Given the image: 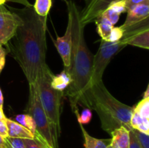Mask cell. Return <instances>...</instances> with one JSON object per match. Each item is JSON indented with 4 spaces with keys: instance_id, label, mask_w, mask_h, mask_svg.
<instances>
[{
    "instance_id": "1",
    "label": "cell",
    "mask_w": 149,
    "mask_h": 148,
    "mask_svg": "<svg viewBox=\"0 0 149 148\" xmlns=\"http://www.w3.org/2000/svg\"><path fill=\"white\" fill-rule=\"evenodd\" d=\"M13 11L20 16L22 23L7 45L29 85L35 84L48 67L46 63L47 17L38 15L33 6L22 10L13 8Z\"/></svg>"
},
{
    "instance_id": "2",
    "label": "cell",
    "mask_w": 149,
    "mask_h": 148,
    "mask_svg": "<svg viewBox=\"0 0 149 148\" xmlns=\"http://www.w3.org/2000/svg\"><path fill=\"white\" fill-rule=\"evenodd\" d=\"M68 21L71 26V52L69 66L65 70L71 78L66 95L70 100L72 111L79 113L78 105H81L84 96L92 86L91 77L94 55L88 49L84 39L85 26L81 23L80 12L75 2L66 1Z\"/></svg>"
},
{
    "instance_id": "3",
    "label": "cell",
    "mask_w": 149,
    "mask_h": 148,
    "mask_svg": "<svg viewBox=\"0 0 149 148\" xmlns=\"http://www.w3.org/2000/svg\"><path fill=\"white\" fill-rule=\"evenodd\" d=\"M81 105L94 110L98 115L104 131L111 133L114 129L125 126L130 131V119L133 107L121 102L111 95L103 81L93 84L87 90Z\"/></svg>"
},
{
    "instance_id": "4",
    "label": "cell",
    "mask_w": 149,
    "mask_h": 148,
    "mask_svg": "<svg viewBox=\"0 0 149 148\" xmlns=\"http://www.w3.org/2000/svg\"><path fill=\"white\" fill-rule=\"evenodd\" d=\"M53 73L49 68H47L42 73L36 82L37 92L41 104L50 123L55 139L58 140L61 134V104L63 91L55 89L51 86V79Z\"/></svg>"
},
{
    "instance_id": "5",
    "label": "cell",
    "mask_w": 149,
    "mask_h": 148,
    "mask_svg": "<svg viewBox=\"0 0 149 148\" xmlns=\"http://www.w3.org/2000/svg\"><path fill=\"white\" fill-rule=\"evenodd\" d=\"M26 111L34 120L36 133L46 142L50 148H58V140L55 139L50 123L41 104L36 84L29 85V102Z\"/></svg>"
},
{
    "instance_id": "6",
    "label": "cell",
    "mask_w": 149,
    "mask_h": 148,
    "mask_svg": "<svg viewBox=\"0 0 149 148\" xmlns=\"http://www.w3.org/2000/svg\"><path fill=\"white\" fill-rule=\"evenodd\" d=\"M127 45L119 40L118 41L111 42L101 39L100 47L97 54L94 55L92 72L91 82L93 84L102 81L103 73L110 62L111 59L122 49Z\"/></svg>"
},
{
    "instance_id": "7",
    "label": "cell",
    "mask_w": 149,
    "mask_h": 148,
    "mask_svg": "<svg viewBox=\"0 0 149 148\" xmlns=\"http://www.w3.org/2000/svg\"><path fill=\"white\" fill-rule=\"evenodd\" d=\"M21 23V18L17 13L7 10L4 4L0 5V45L7 44Z\"/></svg>"
},
{
    "instance_id": "8",
    "label": "cell",
    "mask_w": 149,
    "mask_h": 148,
    "mask_svg": "<svg viewBox=\"0 0 149 148\" xmlns=\"http://www.w3.org/2000/svg\"><path fill=\"white\" fill-rule=\"evenodd\" d=\"M122 0H86L84 8L80 12L81 22L84 26L95 21L110 4Z\"/></svg>"
},
{
    "instance_id": "9",
    "label": "cell",
    "mask_w": 149,
    "mask_h": 148,
    "mask_svg": "<svg viewBox=\"0 0 149 148\" xmlns=\"http://www.w3.org/2000/svg\"><path fill=\"white\" fill-rule=\"evenodd\" d=\"M55 45L63 62L64 68L65 69L69 66L71 52V23L68 20L65 34L63 36H57Z\"/></svg>"
},
{
    "instance_id": "10",
    "label": "cell",
    "mask_w": 149,
    "mask_h": 148,
    "mask_svg": "<svg viewBox=\"0 0 149 148\" xmlns=\"http://www.w3.org/2000/svg\"><path fill=\"white\" fill-rule=\"evenodd\" d=\"M127 12V16L125 23L121 26L122 28L127 27L148 18L149 16V1L134 6L128 10Z\"/></svg>"
},
{
    "instance_id": "11",
    "label": "cell",
    "mask_w": 149,
    "mask_h": 148,
    "mask_svg": "<svg viewBox=\"0 0 149 148\" xmlns=\"http://www.w3.org/2000/svg\"><path fill=\"white\" fill-rule=\"evenodd\" d=\"M6 123H7V130H8V136L17 139H34V134L31 132L29 129L25 128L20 123L6 118Z\"/></svg>"
},
{
    "instance_id": "12",
    "label": "cell",
    "mask_w": 149,
    "mask_h": 148,
    "mask_svg": "<svg viewBox=\"0 0 149 148\" xmlns=\"http://www.w3.org/2000/svg\"><path fill=\"white\" fill-rule=\"evenodd\" d=\"M111 136L110 146L112 148H129L130 130L125 126L114 129L110 133Z\"/></svg>"
},
{
    "instance_id": "13",
    "label": "cell",
    "mask_w": 149,
    "mask_h": 148,
    "mask_svg": "<svg viewBox=\"0 0 149 148\" xmlns=\"http://www.w3.org/2000/svg\"><path fill=\"white\" fill-rule=\"evenodd\" d=\"M84 139V148H109L111 144V139H100L90 136L85 130L83 125L79 123Z\"/></svg>"
},
{
    "instance_id": "14",
    "label": "cell",
    "mask_w": 149,
    "mask_h": 148,
    "mask_svg": "<svg viewBox=\"0 0 149 148\" xmlns=\"http://www.w3.org/2000/svg\"><path fill=\"white\" fill-rule=\"evenodd\" d=\"M71 78L69 74L64 70L58 75H53L51 79V86L58 91H63L71 84Z\"/></svg>"
},
{
    "instance_id": "15",
    "label": "cell",
    "mask_w": 149,
    "mask_h": 148,
    "mask_svg": "<svg viewBox=\"0 0 149 148\" xmlns=\"http://www.w3.org/2000/svg\"><path fill=\"white\" fill-rule=\"evenodd\" d=\"M130 126L133 129L149 134V119L141 117L134 111L131 116Z\"/></svg>"
},
{
    "instance_id": "16",
    "label": "cell",
    "mask_w": 149,
    "mask_h": 148,
    "mask_svg": "<svg viewBox=\"0 0 149 148\" xmlns=\"http://www.w3.org/2000/svg\"><path fill=\"white\" fill-rule=\"evenodd\" d=\"M95 21L97 26V33L103 40L106 41L109 37L113 26L109 20L102 15L98 16Z\"/></svg>"
},
{
    "instance_id": "17",
    "label": "cell",
    "mask_w": 149,
    "mask_h": 148,
    "mask_svg": "<svg viewBox=\"0 0 149 148\" xmlns=\"http://www.w3.org/2000/svg\"><path fill=\"white\" fill-rule=\"evenodd\" d=\"M15 121L20 123L25 128L29 129L31 132L34 134L36 131V123L33 118L29 114H20L15 117Z\"/></svg>"
},
{
    "instance_id": "18",
    "label": "cell",
    "mask_w": 149,
    "mask_h": 148,
    "mask_svg": "<svg viewBox=\"0 0 149 148\" xmlns=\"http://www.w3.org/2000/svg\"><path fill=\"white\" fill-rule=\"evenodd\" d=\"M52 7V0H36L33 6L36 14L42 17H47Z\"/></svg>"
},
{
    "instance_id": "19",
    "label": "cell",
    "mask_w": 149,
    "mask_h": 148,
    "mask_svg": "<svg viewBox=\"0 0 149 148\" xmlns=\"http://www.w3.org/2000/svg\"><path fill=\"white\" fill-rule=\"evenodd\" d=\"M23 142L26 148H50L36 132L34 133V139H24Z\"/></svg>"
},
{
    "instance_id": "20",
    "label": "cell",
    "mask_w": 149,
    "mask_h": 148,
    "mask_svg": "<svg viewBox=\"0 0 149 148\" xmlns=\"http://www.w3.org/2000/svg\"><path fill=\"white\" fill-rule=\"evenodd\" d=\"M133 111L141 117L149 119V97L143 98L133 108Z\"/></svg>"
},
{
    "instance_id": "21",
    "label": "cell",
    "mask_w": 149,
    "mask_h": 148,
    "mask_svg": "<svg viewBox=\"0 0 149 148\" xmlns=\"http://www.w3.org/2000/svg\"><path fill=\"white\" fill-rule=\"evenodd\" d=\"M100 15L106 17V18L107 19V20H109V21H110V23L114 26V25L116 24V23H117L118 20H119L120 14L116 12V11L112 10L110 7H108L107 9H106V10L100 14Z\"/></svg>"
},
{
    "instance_id": "22",
    "label": "cell",
    "mask_w": 149,
    "mask_h": 148,
    "mask_svg": "<svg viewBox=\"0 0 149 148\" xmlns=\"http://www.w3.org/2000/svg\"><path fill=\"white\" fill-rule=\"evenodd\" d=\"M124 35V30L122 27H114L113 26L111 29L110 34H109V37L107 38L106 41L111 42L118 41L120 40L122 38Z\"/></svg>"
},
{
    "instance_id": "23",
    "label": "cell",
    "mask_w": 149,
    "mask_h": 148,
    "mask_svg": "<svg viewBox=\"0 0 149 148\" xmlns=\"http://www.w3.org/2000/svg\"><path fill=\"white\" fill-rule=\"evenodd\" d=\"M77 119H78L79 123L81 124H87L91 120L92 117H93V114H92V111L90 109L85 108L84 110H82L81 113H77Z\"/></svg>"
},
{
    "instance_id": "24",
    "label": "cell",
    "mask_w": 149,
    "mask_h": 148,
    "mask_svg": "<svg viewBox=\"0 0 149 148\" xmlns=\"http://www.w3.org/2000/svg\"><path fill=\"white\" fill-rule=\"evenodd\" d=\"M132 131L138 139L141 148H149V134H146L133 129Z\"/></svg>"
},
{
    "instance_id": "25",
    "label": "cell",
    "mask_w": 149,
    "mask_h": 148,
    "mask_svg": "<svg viewBox=\"0 0 149 148\" xmlns=\"http://www.w3.org/2000/svg\"><path fill=\"white\" fill-rule=\"evenodd\" d=\"M7 148H26L23 139H17L7 136L5 138Z\"/></svg>"
},
{
    "instance_id": "26",
    "label": "cell",
    "mask_w": 149,
    "mask_h": 148,
    "mask_svg": "<svg viewBox=\"0 0 149 148\" xmlns=\"http://www.w3.org/2000/svg\"><path fill=\"white\" fill-rule=\"evenodd\" d=\"M146 1H149V0H122V2H123L125 7H126L127 11L134 6L146 2Z\"/></svg>"
},
{
    "instance_id": "27",
    "label": "cell",
    "mask_w": 149,
    "mask_h": 148,
    "mask_svg": "<svg viewBox=\"0 0 149 148\" xmlns=\"http://www.w3.org/2000/svg\"><path fill=\"white\" fill-rule=\"evenodd\" d=\"M129 148H141L138 139L135 136L132 129L130 131V147Z\"/></svg>"
},
{
    "instance_id": "28",
    "label": "cell",
    "mask_w": 149,
    "mask_h": 148,
    "mask_svg": "<svg viewBox=\"0 0 149 148\" xmlns=\"http://www.w3.org/2000/svg\"><path fill=\"white\" fill-rule=\"evenodd\" d=\"M6 61V50L3 46H0V74L5 66Z\"/></svg>"
},
{
    "instance_id": "29",
    "label": "cell",
    "mask_w": 149,
    "mask_h": 148,
    "mask_svg": "<svg viewBox=\"0 0 149 148\" xmlns=\"http://www.w3.org/2000/svg\"><path fill=\"white\" fill-rule=\"evenodd\" d=\"M5 119L0 120V135L4 138H7L8 136V130Z\"/></svg>"
},
{
    "instance_id": "30",
    "label": "cell",
    "mask_w": 149,
    "mask_h": 148,
    "mask_svg": "<svg viewBox=\"0 0 149 148\" xmlns=\"http://www.w3.org/2000/svg\"><path fill=\"white\" fill-rule=\"evenodd\" d=\"M5 1H13V2L20 3V4H23L25 7H30L33 6L29 1H28V0H5Z\"/></svg>"
},
{
    "instance_id": "31",
    "label": "cell",
    "mask_w": 149,
    "mask_h": 148,
    "mask_svg": "<svg viewBox=\"0 0 149 148\" xmlns=\"http://www.w3.org/2000/svg\"><path fill=\"white\" fill-rule=\"evenodd\" d=\"M0 148H7L5 138L0 135Z\"/></svg>"
},
{
    "instance_id": "32",
    "label": "cell",
    "mask_w": 149,
    "mask_h": 148,
    "mask_svg": "<svg viewBox=\"0 0 149 148\" xmlns=\"http://www.w3.org/2000/svg\"><path fill=\"white\" fill-rule=\"evenodd\" d=\"M3 104H4V97H3L2 91L0 89V109L3 110Z\"/></svg>"
},
{
    "instance_id": "33",
    "label": "cell",
    "mask_w": 149,
    "mask_h": 148,
    "mask_svg": "<svg viewBox=\"0 0 149 148\" xmlns=\"http://www.w3.org/2000/svg\"><path fill=\"white\" fill-rule=\"evenodd\" d=\"M147 97H149V85H148L146 90L143 94V98H147Z\"/></svg>"
},
{
    "instance_id": "34",
    "label": "cell",
    "mask_w": 149,
    "mask_h": 148,
    "mask_svg": "<svg viewBox=\"0 0 149 148\" xmlns=\"http://www.w3.org/2000/svg\"><path fill=\"white\" fill-rule=\"evenodd\" d=\"M6 118V116L4 115V113L2 110L0 109V120H4Z\"/></svg>"
},
{
    "instance_id": "35",
    "label": "cell",
    "mask_w": 149,
    "mask_h": 148,
    "mask_svg": "<svg viewBox=\"0 0 149 148\" xmlns=\"http://www.w3.org/2000/svg\"><path fill=\"white\" fill-rule=\"evenodd\" d=\"M5 2H6L5 0H0V5H1V4H4Z\"/></svg>"
},
{
    "instance_id": "36",
    "label": "cell",
    "mask_w": 149,
    "mask_h": 148,
    "mask_svg": "<svg viewBox=\"0 0 149 148\" xmlns=\"http://www.w3.org/2000/svg\"><path fill=\"white\" fill-rule=\"evenodd\" d=\"M109 148H112V147H111V146H110V145H109Z\"/></svg>"
},
{
    "instance_id": "37",
    "label": "cell",
    "mask_w": 149,
    "mask_h": 148,
    "mask_svg": "<svg viewBox=\"0 0 149 148\" xmlns=\"http://www.w3.org/2000/svg\"><path fill=\"white\" fill-rule=\"evenodd\" d=\"M0 46H1V45H0Z\"/></svg>"
}]
</instances>
